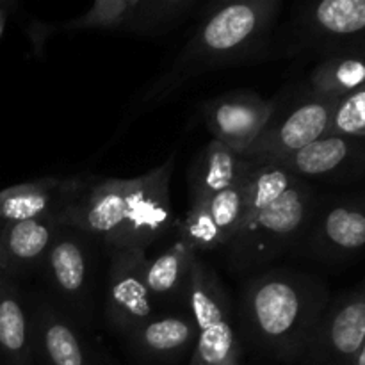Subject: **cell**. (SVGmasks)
<instances>
[{
	"instance_id": "603a6c76",
	"label": "cell",
	"mask_w": 365,
	"mask_h": 365,
	"mask_svg": "<svg viewBox=\"0 0 365 365\" xmlns=\"http://www.w3.org/2000/svg\"><path fill=\"white\" fill-rule=\"evenodd\" d=\"M296 180H298V177H294L282 164L248 159V166L242 175L246 221H250L257 214L273 205L282 195H285L291 189V185Z\"/></svg>"
},
{
	"instance_id": "2e32d148",
	"label": "cell",
	"mask_w": 365,
	"mask_h": 365,
	"mask_svg": "<svg viewBox=\"0 0 365 365\" xmlns=\"http://www.w3.org/2000/svg\"><path fill=\"white\" fill-rule=\"evenodd\" d=\"M248 159L235 150L212 139L196 155L189 170V200L191 203L205 202L217 192L237 184L245 175Z\"/></svg>"
},
{
	"instance_id": "9a60e30c",
	"label": "cell",
	"mask_w": 365,
	"mask_h": 365,
	"mask_svg": "<svg viewBox=\"0 0 365 365\" xmlns=\"http://www.w3.org/2000/svg\"><path fill=\"white\" fill-rule=\"evenodd\" d=\"M127 339L132 348L148 359L177 362L195 349L196 324L191 314H155Z\"/></svg>"
},
{
	"instance_id": "cb8c5ba5",
	"label": "cell",
	"mask_w": 365,
	"mask_h": 365,
	"mask_svg": "<svg viewBox=\"0 0 365 365\" xmlns=\"http://www.w3.org/2000/svg\"><path fill=\"white\" fill-rule=\"evenodd\" d=\"M178 239L191 246L196 253L225 248V239L210 216L207 202L191 203L178 227Z\"/></svg>"
},
{
	"instance_id": "5b68a950",
	"label": "cell",
	"mask_w": 365,
	"mask_h": 365,
	"mask_svg": "<svg viewBox=\"0 0 365 365\" xmlns=\"http://www.w3.org/2000/svg\"><path fill=\"white\" fill-rule=\"evenodd\" d=\"M184 302L196 324V344L187 365H239L241 342L234 330L230 296L203 260L192 267Z\"/></svg>"
},
{
	"instance_id": "44dd1931",
	"label": "cell",
	"mask_w": 365,
	"mask_h": 365,
	"mask_svg": "<svg viewBox=\"0 0 365 365\" xmlns=\"http://www.w3.org/2000/svg\"><path fill=\"white\" fill-rule=\"evenodd\" d=\"M365 86V50L328 56L310 73V95L341 100Z\"/></svg>"
},
{
	"instance_id": "ac0fdd59",
	"label": "cell",
	"mask_w": 365,
	"mask_h": 365,
	"mask_svg": "<svg viewBox=\"0 0 365 365\" xmlns=\"http://www.w3.org/2000/svg\"><path fill=\"white\" fill-rule=\"evenodd\" d=\"M32 342L48 365H93L88 348L73 324L52 305L36 312Z\"/></svg>"
},
{
	"instance_id": "3957f363",
	"label": "cell",
	"mask_w": 365,
	"mask_h": 365,
	"mask_svg": "<svg viewBox=\"0 0 365 365\" xmlns=\"http://www.w3.org/2000/svg\"><path fill=\"white\" fill-rule=\"evenodd\" d=\"M330 303L327 285L292 269H271L242 289L245 335L269 359L292 365Z\"/></svg>"
},
{
	"instance_id": "ba28073f",
	"label": "cell",
	"mask_w": 365,
	"mask_h": 365,
	"mask_svg": "<svg viewBox=\"0 0 365 365\" xmlns=\"http://www.w3.org/2000/svg\"><path fill=\"white\" fill-rule=\"evenodd\" d=\"M365 341V291L330 299L292 365H351Z\"/></svg>"
},
{
	"instance_id": "7402d4cb",
	"label": "cell",
	"mask_w": 365,
	"mask_h": 365,
	"mask_svg": "<svg viewBox=\"0 0 365 365\" xmlns=\"http://www.w3.org/2000/svg\"><path fill=\"white\" fill-rule=\"evenodd\" d=\"M0 353L13 365H31L32 327L11 284L0 285Z\"/></svg>"
},
{
	"instance_id": "30bf717a",
	"label": "cell",
	"mask_w": 365,
	"mask_h": 365,
	"mask_svg": "<svg viewBox=\"0 0 365 365\" xmlns=\"http://www.w3.org/2000/svg\"><path fill=\"white\" fill-rule=\"evenodd\" d=\"M146 262L145 250H110L106 314L114 330L125 337L155 316L153 298L146 285Z\"/></svg>"
},
{
	"instance_id": "277c9868",
	"label": "cell",
	"mask_w": 365,
	"mask_h": 365,
	"mask_svg": "<svg viewBox=\"0 0 365 365\" xmlns=\"http://www.w3.org/2000/svg\"><path fill=\"white\" fill-rule=\"evenodd\" d=\"M314 203L316 200L309 182L298 178L273 205L246 221L225 246L228 267L242 274L278 259L309 228L314 217Z\"/></svg>"
},
{
	"instance_id": "8992f818",
	"label": "cell",
	"mask_w": 365,
	"mask_h": 365,
	"mask_svg": "<svg viewBox=\"0 0 365 365\" xmlns=\"http://www.w3.org/2000/svg\"><path fill=\"white\" fill-rule=\"evenodd\" d=\"M292 46L324 57L365 50V0L302 4L291 16Z\"/></svg>"
},
{
	"instance_id": "6da1fadb",
	"label": "cell",
	"mask_w": 365,
	"mask_h": 365,
	"mask_svg": "<svg viewBox=\"0 0 365 365\" xmlns=\"http://www.w3.org/2000/svg\"><path fill=\"white\" fill-rule=\"evenodd\" d=\"M175 159L135 178L88 182L63 214L64 228L102 239L110 250H145L171 227Z\"/></svg>"
},
{
	"instance_id": "4316f807",
	"label": "cell",
	"mask_w": 365,
	"mask_h": 365,
	"mask_svg": "<svg viewBox=\"0 0 365 365\" xmlns=\"http://www.w3.org/2000/svg\"><path fill=\"white\" fill-rule=\"evenodd\" d=\"M0 269H2V271H11V269H13V264L9 262V259H7L6 252H4L2 241H0Z\"/></svg>"
},
{
	"instance_id": "d4e9b609",
	"label": "cell",
	"mask_w": 365,
	"mask_h": 365,
	"mask_svg": "<svg viewBox=\"0 0 365 365\" xmlns=\"http://www.w3.org/2000/svg\"><path fill=\"white\" fill-rule=\"evenodd\" d=\"M209 212L216 223L217 230L225 239V246L235 237L246 221V205H245V189H242V178L232 187L217 192L212 198L205 200Z\"/></svg>"
},
{
	"instance_id": "52a82bcc",
	"label": "cell",
	"mask_w": 365,
	"mask_h": 365,
	"mask_svg": "<svg viewBox=\"0 0 365 365\" xmlns=\"http://www.w3.org/2000/svg\"><path fill=\"white\" fill-rule=\"evenodd\" d=\"M198 0H98L64 31H107L159 36L173 31L198 11Z\"/></svg>"
},
{
	"instance_id": "4fadbf2b",
	"label": "cell",
	"mask_w": 365,
	"mask_h": 365,
	"mask_svg": "<svg viewBox=\"0 0 365 365\" xmlns=\"http://www.w3.org/2000/svg\"><path fill=\"white\" fill-rule=\"evenodd\" d=\"M365 160V146L356 138L344 135H327L299 152L292 153L282 164L294 177L302 180H331L349 173Z\"/></svg>"
},
{
	"instance_id": "8fae6325",
	"label": "cell",
	"mask_w": 365,
	"mask_h": 365,
	"mask_svg": "<svg viewBox=\"0 0 365 365\" xmlns=\"http://www.w3.org/2000/svg\"><path fill=\"white\" fill-rule=\"evenodd\" d=\"M274 110V100L250 91H235L209 100L203 106V118L216 141L242 153L262 134Z\"/></svg>"
},
{
	"instance_id": "e0dca14e",
	"label": "cell",
	"mask_w": 365,
	"mask_h": 365,
	"mask_svg": "<svg viewBox=\"0 0 365 365\" xmlns=\"http://www.w3.org/2000/svg\"><path fill=\"white\" fill-rule=\"evenodd\" d=\"M46 274L63 298L82 303L89 289L91 255L82 239L66 234V228L57 235L45 257Z\"/></svg>"
},
{
	"instance_id": "7a4b0ae2",
	"label": "cell",
	"mask_w": 365,
	"mask_h": 365,
	"mask_svg": "<svg viewBox=\"0 0 365 365\" xmlns=\"http://www.w3.org/2000/svg\"><path fill=\"white\" fill-rule=\"evenodd\" d=\"M280 0H234L207 13L170 70L146 89V107L170 96L191 78L248 63L262 53L280 16Z\"/></svg>"
},
{
	"instance_id": "9c48e42d",
	"label": "cell",
	"mask_w": 365,
	"mask_h": 365,
	"mask_svg": "<svg viewBox=\"0 0 365 365\" xmlns=\"http://www.w3.org/2000/svg\"><path fill=\"white\" fill-rule=\"evenodd\" d=\"M337 102L339 100L310 95L292 107L282 120H271L262 134L241 155L252 160L282 163L317 139L327 138Z\"/></svg>"
},
{
	"instance_id": "f1b7e54d",
	"label": "cell",
	"mask_w": 365,
	"mask_h": 365,
	"mask_svg": "<svg viewBox=\"0 0 365 365\" xmlns=\"http://www.w3.org/2000/svg\"><path fill=\"white\" fill-rule=\"evenodd\" d=\"M4 20H6V16H4V13L0 11V32H2V27H4Z\"/></svg>"
},
{
	"instance_id": "d6986e66",
	"label": "cell",
	"mask_w": 365,
	"mask_h": 365,
	"mask_svg": "<svg viewBox=\"0 0 365 365\" xmlns=\"http://www.w3.org/2000/svg\"><path fill=\"white\" fill-rule=\"evenodd\" d=\"M64 230L59 220H27L0 225V241L7 259L16 266H34L45 260L50 246Z\"/></svg>"
},
{
	"instance_id": "7c38bea8",
	"label": "cell",
	"mask_w": 365,
	"mask_h": 365,
	"mask_svg": "<svg viewBox=\"0 0 365 365\" xmlns=\"http://www.w3.org/2000/svg\"><path fill=\"white\" fill-rule=\"evenodd\" d=\"M86 184L88 182L82 177H46L2 189L0 225L50 217L61 221L63 214L77 202Z\"/></svg>"
},
{
	"instance_id": "83f0119b",
	"label": "cell",
	"mask_w": 365,
	"mask_h": 365,
	"mask_svg": "<svg viewBox=\"0 0 365 365\" xmlns=\"http://www.w3.org/2000/svg\"><path fill=\"white\" fill-rule=\"evenodd\" d=\"M351 365H365V341H364L362 348H360V351L356 353L355 360H353Z\"/></svg>"
},
{
	"instance_id": "5bb4252c",
	"label": "cell",
	"mask_w": 365,
	"mask_h": 365,
	"mask_svg": "<svg viewBox=\"0 0 365 365\" xmlns=\"http://www.w3.org/2000/svg\"><path fill=\"white\" fill-rule=\"evenodd\" d=\"M309 248L321 257H344L365 248V207L355 202L330 205L314 221Z\"/></svg>"
},
{
	"instance_id": "484cf974",
	"label": "cell",
	"mask_w": 365,
	"mask_h": 365,
	"mask_svg": "<svg viewBox=\"0 0 365 365\" xmlns=\"http://www.w3.org/2000/svg\"><path fill=\"white\" fill-rule=\"evenodd\" d=\"M327 135L365 138V86L339 100Z\"/></svg>"
},
{
	"instance_id": "ffe728a7",
	"label": "cell",
	"mask_w": 365,
	"mask_h": 365,
	"mask_svg": "<svg viewBox=\"0 0 365 365\" xmlns=\"http://www.w3.org/2000/svg\"><path fill=\"white\" fill-rule=\"evenodd\" d=\"M196 260L198 253L180 239H177L170 248L153 257L152 260L148 259L145 277L152 298L184 299Z\"/></svg>"
}]
</instances>
